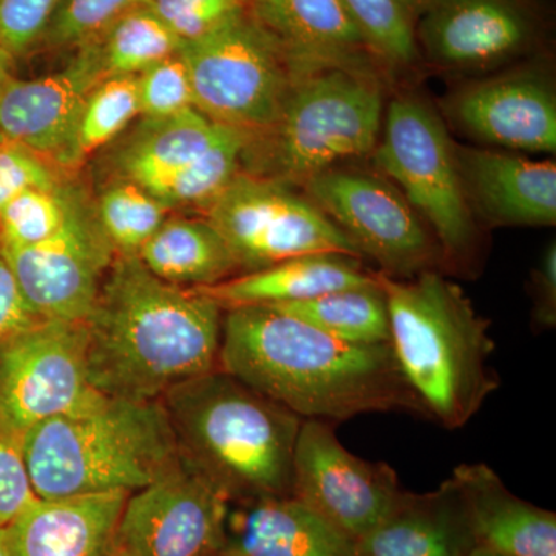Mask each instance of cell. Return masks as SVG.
I'll use <instances>...</instances> for the list:
<instances>
[{"label":"cell","instance_id":"cell-22","mask_svg":"<svg viewBox=\"0 0 556 556\" xmlns=\"http://www.w3.org/2000/svg\"><path fill=\"white\" fill-rule=\"evenodd\" d=\"M354 541L294 496L229 503V556H353Z\"/></svg>","mask_w":556,"mask_h":556},{"label":"cell","instance_id":"cell-44","mask_svg":"<svg viewBox=\"0 0 556 556\" xmlns=\"http://www.w3.org/2000/svg\"><path fill=\"white\" fill-rule=\"evenodd\" d=\"M0 556H9V551H7L5 535H3V530H0Z\"/></svg>","mask_w":556,"mask_h":556},{"label":"cell","instance_id":"cell-34","mask_svg":"<svg viewBox=\"0 0 556 556\" xmlns=\"http://www.w3.org/2000/svg\"><path fill=\"white\" fill-rule=\"evenodd\" d=\"M137 79L139 116L142 118H169L195 109L188 67L179 51L142 72Z\"/></svg>","mask_w":556,"mask_h":556},{"label":"cell","instance_id":"cell-24","mask_svg":"<svg viewBox=\"0 0 556 556\" xmlns=\"http://www.w3.org/2000/svg\"><path fill=\"white\" fill-rule=\"evenodd\" d=\"M361 260L343 254L300 255L268 268L237 274L211 287L193 289L214 300L223 311L285 305L372 283L375 273L362 268Z\"/></svg>","mask_w":556,"mask_h":556},{"label":"cell","instance_id":"cell-6","mask_svg":"<svg viewBox=\"0 0 556 556\" xmlns=\"http://www.w3.org/2000/svg\"><path fill=\"white\" fill-rule=\"evenodd\" d=\"M382 121L378 72L314 70L294 80L274 123L251 134L241 170L303 186L342 160L372 153Z\"/></svg>","mask_w":556,"mask_h":556},{"label":"cell","instance_id":"cell-5","mask_svg":"<svg viewBox=\"0 0 556 556\" xmlns=\"http://www.w3.org/2000/svg\"><path fill=\"white\" fill-rule=\"evenodd\" d=\"M20 448L36 495L46 500L134 493L181 459L163 402L104 394L33 427Z\"/></svg>","mask_w":556,"mask_h":556},{"label":"cell","instance_id":"cell-33","mask_svg":"<svg viewBox=\"0 0 556 556\" xmlns=\"http://www.w3.org/2000/svg\"><path fill=\"white\" fill-rule=\"evenodd\" d=\"M146 2L148 0H62L39 50H76Z\"/></svg>","mask_w":556,"mask_h":556},{"label":"cell","instance_id":"cell-18","mask_svg":"<svg viewBox=\"0 0 556 556\" xmlns=\"http://www.w3.org/2000/svg\"><path fill=\"white\" fill-rule=\"evenodd\" d=\"M455 155L473 215L495 226L555 225V161L456 144Z\"/></svg>","mask_w":556,"mask_h":556},{"label":"cell","instance_id":"cell-2","mask_svg":"<svg viewBox=\"0 0 556 556\" xmlns=\"http://www.w3.org/2000/svg\"><path fill=\"white\" fill-rule=\"evenodd\" d=\"M223 316L214 300L116 255L86 328L91 387L108 397L161 401L170 388L218 368Z\"/></svg>","mask_w":556,"mask_h":556},{"label":"cell","instance_id":"cell-36","mask_svg":"<svg viewBox=\"0 0 556 556\" xmlns=\"http://www.w3.org/2000/svg\"><path fill=\"white\" fill-rule=\"evenodd\" d=\"M62 0H0V51L14 67L39 50Z\"/></svg>","mask_w":556,"mask_h":556},{"label":"cell","instance_id":"cell-4","mask_svg":"<svg viewBox=\"0 0 556 556\" xmlns=\"http://www.w3.org/2000/svg\"><path fill=\"white\" fill-rule=\"evenodd\" d=\"M179 455L230 503L292 496V459L302 417L222 368L161 397Z\"/></svg>","mask_w":556,"mask_h":556},{"label":"cell","instance_id":"cell-10","mask_svg":"<svg viewBox=\"0 0 556 556\" xmlns=\"http://www.w3.org/2000/svg\"><path fill=\"white\" fill-rule=\"evenodd\" d=\"M308 199L380 273L412 278L444 265L426 222L396 186L378 175L328 169L303 185Z\"/></svg>","mask_w":556,"mask_h":556},{"label":"cell","instance_id":"cell-17","mask_svg":"<svg viewBox=\"0 0 556 556\" xmlns=\"http://www.w3.org/2000/svg\"><path fill=\"white\" fill-rule=\"evenodd\" d=\"M53 75L11 80L0 97V139L16 142L61 167L87 94L104 79L90 42Z\"/></svg>","mask_w":556,"mask_h":556},{"label":"cell","instance_id":"cell-23","mask_svg":"<svg viewBox=\"0 0 556 556\" xmlns=\"http://www.w3.org/2000/svg\"><path fill=\"white\" fill-rule=\"evenodd\" d=\"M475 548L453 479L433 492H402L378 526L354 541L353 556H468Z\"/></svg>","mask_w":556,"mask_h":556},{"label":"cell","instance_id":"cell-35","mask_svg":"<svg viewBox=\"0 0 556 556\" xmlns=\"http://www.w3.org/2000/svg\"><path fill=\"white\" fill-rule=\"evenodd\" d=\"M144 5L188 43L247 13L249 0H148Z\"/></svg>","mask_w":556,"mask_h":556},{"label":"cell","instance_id":"cell-3","mask_svg":"<svg viewBox=\"0 0 556 556\" xmlns=\"http://www.w3.org/2000/svg\"><path fill=\"white\" fill-rule=\"evenodd\" d=\"M375 276L386 294L391 350L426 417L448 430L466 426L500 388L490 367V321L439 270Z\"/></svg>","mask_w":556,"mask_h":556},{"label":"cell","instance_id":"cell-12","mask_svg":"<svg viewBox=\"0 0 556 556\" xmlns=\"http://www.w3.org/2000/svg\"><path fill=\"white\" fill-rule=\"evenodd\" d=\"M404 489L393 467L343 447L334 422L303 419L292 459V496L356 541L396 506Z\"/></svg>","mask_w":556,"mask_h":556},{"label":"cell","instance_id":"cell-20","mask_svg":"<svg viewBox=\"0 0 556 556\" xmlns=\"http://www.w3.org/2000/svg\"><path fill=\"white\" fill-rule=\"evenodd\" d=\"M248 13L280 43L299 75L328 67L378 72V60L339 0H249Z\"/></svg>","mask_w":556,"mask_h":556},{"label":"cell","instance_id":"cell-30","mask_svg":"<svg viewBox=\"0 0 556 556\" xmlns=\"http://www.w3.org/2000/svg\"><path fill=\"white\" fill-rule=\"evenodd\" d=\"M102 230L118 257H137L170 208L130 179L115 177L94 200Z\"/></svg>","mask_w":556,"mask_h":556},{"label":"cell","instance_id":"cell-14","mask_svg":"<svg viewBox=\"0 0 556 556\" xmlns=\"http://www.w3.org/2000/svg\"><path fill=\"white\" fill-rule=\"evenodd\" d=\"M229 503L181 457L177 466L127 496L118 547L127 556L223 554Z\"/></svg>","mask_w":556,"mask_h":556},{"label":"cell","instance_id":"cell-7","mask_svg":"<svg viewBox=\"0 0 556 556\" xmlns=\"http://www.w3.org/2000/svg\"><path fill=\"white\" fill-rule=\"evenodd\" d=\"M382 137L372 150L376 167L396 182L441 248L450 266L471 265L478 229L468 206L455 144L437 110L413 94L388 105Z\"/></svg>","mask_w":556,"mask_h":556},{"label":"cell","instance_id":"cell-43","mask_svg":"<svg viewBox=\"0 0 556 556\" xmlns=\"http://www.w3.org/2000/svg\"><path fill=\"white\" fill-rule=\"evenodd\" d=\"M468 556H503V555H497V554H495V552L486 551V548L475 547L473 551H471L470 554H468Z\"/></svg>","mask_w":556,"mask_h":556},{"label":"cell","instance_id":"cell-19","mask_svg":"<svg viewBox=\"0 0 556 556\" xmlns=\"http://www.w3.org/2000/svg\"><path fill=\"white\" fill-rule=\"evenodd\" d=\"M127 492L38 497L7 529L9 556H113Z\"/></svg>","mask_w":556,"mask_h":556},{"label":"cell","instance_id":"cell-31","mask_svg":"<svg viewBox=\"0 0 556 556\" xmlns=\"http://www.w3.org/2000/svg\"><path fill=\"white\" fill-rule=\"evenodd\" d=\"M339 2L379 64L388 68H409L419 62L415 20L401 0Z\"/></svg>","mask_w":556,"mask_h":556},{"label":"cell","instance_id":"cell-39","mask_svg":"<svg viewBox=\"0 0 556 556\" xmlns=\"http://www.w3.org/2000/svg\"><path fill=\"white\" fill-rule=\"evenodd\" d=\"M42 320L25 299L13 270L0 252V354Z\"/></svg>","mask_w":556,"mask_h":556},{"label":"cell","instance_id":"cell-29","mask_svg":"<svg viewBox=\"0 0 556 556\" xmlns=\"http://www.w3.org/2000/svg\"><path fill=\"white\" fill-rule=\"evenodd\" d=\"M138 116L137 76H109L100 80L79 110L61 169H76L91 153L104 148L126 130Z\"/></svg>","mask_w":556,"mask_h":556},{"label":"cell","instance_id":"cell-11","mask_svg":"<svg viewBox=\"0 0 556 556\" xmlns=\"http://www.w3.org/2000/svg\"><path fill=\"white\" fill-rule=\"evenodd\" d=\"M101 396L87 375L84 324L42 320L0 354V437L17 447L33 427Z\"/></svg>","mask_w":556,"mask_h":556},{"label":"cell","instance_id":"cell-25","mask_svg":"<svg viewBox=\"0 0 556 556\" xmlns=\"http://www.w3.org/2000/svg\"><path fill=\"white\" fill-rule=\"evenodd\" d=\"M233 130L236 127L215 123L197 109L169 118H142L113 159L116 177L150 190L199 160Z\"/></svg>","mask_w":556,"mask_h":556},{"label":"cell","instance_id":"cell-28","mask_svg":"<svg viewBox=\"0 0 556 556\" xmlns=\"http://www.w3.org/2000/svg\"><path fill=\"white\" fill-rule=\"evenodd\" d=\"M89 42L97 50L105 78L141 75L152 65L177 54L182 46L146 5L130 10Z\"/></svg>","mask_w":556,"mask_h":556},{"label":"cell","instance_id":"cell-9","mask_svg":"<svg viewBox=\"0 0 556 556\" xmlns=\"http://www.w3.org/2000/svg\"><path fill=\"white\" fill-rule=\"evenodd\" d=\"M240 274L309 254L362 258L353 241L309 199L276 179L240 170L204 207Z\"/></svg>","mask_w":556,"mask_h":556},{"label":"cell","instance_id":"cell-37","mask_svg":"<svg viewBox=\"0 0 556 556\" xmlns=\"http://www.w3.org/2000/svg\"><path fill=\"white\" fill-rule=\"evenodd\" d=\"M60 172L38 153L0 139V211L30 189H49L62 181Z\"/></svg>","mask_w":556,"mask_h":556},{"label":"cell","instance_id":"cell-13","mask_svg":"<svg viewBox=\"0 0 556 556\" xmlns=\"http://www.w3.org/2000/svg\"><path fill=\"white\" fill-rule=\"evenodd\" d=\"M25 299L43 320L84 324L115 251L94 201L79 189L62 228L42 243L0 248Z\"/></svg>","mask_w":556,"mask_h":556},{"label":"cell","instance_id":"cell-27","mask_svg":"<svg viewBox=\"0 0 556 556\" xmlns=\"http://www.w3.org/2000/svg\"><path fill=\"white\" fill-rule=\"evenodd\" d=\"M274 308L345 342L390 343L386 294L376 276L372 283L364 287L339 289Z\"/></svg>","mask_w":556,"mask_h":556},{"label":"cell","instance_id":"cell-15","mask_svg":"<svg viewBox=\"0 0 556 556\" xmlns=\"http://www.w3.org/2000/svg\"><path fill=\"white\" fill-rule=\"evenodd\" d=\"M543 35L532 0H439L419 17V51L438 67L484 72L532 53Z\"/></svg>","mask_w":556,"mask_h":556},{"label":"cell","instance_id":"cell-8","mask_svg":"<svg viewBox=\"0 0 556 556\" xmlns=\"http://www.w3.org/2000/svg\"><path fill=\"white\" fill-rule=\"evenodd\" d=\"M193 108L215 123L257 134L277 118L299 78L288 54L251 14L244 13L182 43Z\"/></svg>","mask_w":556,"mask_h":556},{"label":"cell","instance_id":"cell-21","mask_svg":"<svg viewBox=\"0 0 556 556\" xmlns=\"http://www.w3.org/2000/svg\"><path fill=\"white\" fill-rule=\"evenodd\" d=\"M475 547L503 556H556V515L510 492L486 464L453 470Z\"/></svg>","mask_w":556,"mask_h":556},{"label":"cell","instance_id":"cell-40","mask_svg":"<svg viewBox=\"0 0 556 556\" xmlns=\"http://www.w3.org/2000/svg\"><path fill=\"white\" fill-rule=\"evenodd\" d=\"M530 295L533 300L532 325L535 331H548L556 325V247L548 244L532 270Z\"/></svg>","mask_w":556,"mask_h":556},{"label":"cell","instance_id":"cell-32","mask_svg":"<svg viewBox=\"0 0 556 556\" xmlns=\"http://www.w3.org/2000/svg\"><path fill=\"white\" fill-rule=\"evenodd\" d=\"M79 186L62 179L49 189H30L0 211V248H25L49 240L67 219Z\"/></svg>","mask_w":556,"mask_h":556},{"label":"cell","instance_id":"cell-16","mask_svg":"<svg viewBox=\"0 0 556 556\" xmlns=\"http://www.w3.org/2000/svg\"><path fill=\"white\" fill-rule=\"evenodd\" d=\"M447 112L459 129L485 144L555 152L554 80L538 65L475 80L450 98Z\"/></svg>","mask_w":556,"mask_h":556},{"label":"cell","instance_id":"cell-41","mask_svg":"<svg viewBox=\"0 0 556 556\" xmlns=\"http://www.w3.org/2000/svg\"><path fill=\"white\" fill-rule=\"evenodd\" d=\"M439 0H401L402 5L412 14L413 20H419L431 7L437 5Z\"/></svg>","mask_w":556,"mask_h":556},{"label":"cell","instance_id":"cell-45","mask_svg":"<svg viewBox=\"0 0 556 556\" xmlns=\"http://www.w3.org/2000/svg\"><path fill=\"white\" fill-rule=\"evenodd\" d=\"M113 556H127L126 554H124L123 551H121V548L118 547V551H116V554L113 555Z\"/></svg>","mask_w":556,"mask_h":556},{"label":"cell","instance_id":"cell-1","mask_svg":"<svg viewBox=\"0 0 556 556\" xmlns=\"http://www.w3.org/2000/svg\"><path fill=\"white\" fill-rule=\"evenodd\" d=\"M218 368L302 419L426 417L390 343L345 342L274 306L225 311Z\"/></svg>","mask_w":556,"mask_h":556},{"label":"cell","instance_id":"cell-26","mask_svg":"<svg viewBox=\"0 0 556 556\" xmlns=\"http://www.w3.org/2000/svg\"><path fill=\"white\" fill-rule=\"evenodd\" d=\"M137 257L160 280L211 287L240 274L225 240L206 218H166Z\"/></svg>","mask_w":556,"mask_h":556},{"label":"cell","instance_id":"cell-42","mask_svg":"<svg viewBox=\"0 0 556 556\" xmlns=\"http://www.w3.org/2000/svg\"><path fill=\"white\" fill-rule=\"evenodd\" d=\"M14 78H16V76H14L13 62L0 51V97H2L3 91H5L7 87L10 86L11 80Z\"/></svg>","mask_w":556,"mask_h":556},{"label":"cell","instance_id":"cell-38","mask_svg":"<svg viewBox=\"0 0 556 556\" xmlns=\"http://www.w3.org/2000/svg\"><path fill=\"white\" fill-rule=\"evenodd\" d=\"M38 500L21 448L0 437V530Z\"/></svg>","mask_w":556,"mask_h":556},{"label":"cell","instance_id":"cell-46","mask_svg":"<svg viewBox=\"0 0 556 556\" xmlns=\"http://www.w3.org/2000/svg\"><path fill=\"white\" fill-rule=\"evenodd\" d=\"M215 556H229V555L225 554V552H223V554H218V555H215Z\"/></svg>","mask_w":556,"mask_h":556}]
</instances>
